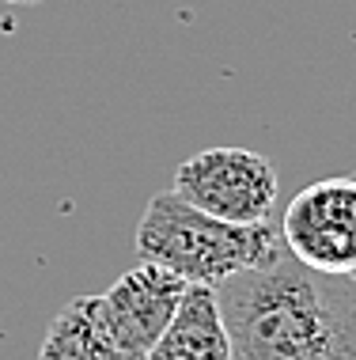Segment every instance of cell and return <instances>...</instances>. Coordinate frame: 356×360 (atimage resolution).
<instances>
[{
    "label": "cell",
    "mask_w": 356,
    "mask_h": 360,
    "mask_svg": "<svg viewBox=\"0 0 356 360\" xmlns=\"http://www.w3.org/2000/svg\"><path fill=\"white\" fill-rule=\"evenodd\" d=\"M232 360H356V281L288 250L216 288Z\"/></svg>",
    "instance_id": "6da1fadb"
},
{
    "label": "cell",
    "mask_w": 356,
    "mask_h": 360,
    "mask_svg": "<svg viewBox=\"0 0 356 360\" xmlns=\"http://www.w3.org/2000/svg\"><path fill=\"white\" fill-rule=\"evenodd\" d=\"M38 360H137L121 349L103 319L99 296H76L46 326Z\"/></svg>",
    "instance_id": "52a82bcc"
},
{
    "label": "cell",
    "mask_w": 356,
    "mask_h": 360,
    "mask_svg": "<svg viewBox=\"0 0 356 360\" xmlns=\"http://www.w3.org/2000/svg\"><path fill=\"white\" fill-rule=\"evenodd\" d=\"M352 281H356V274H352Z\"/></svg>",
    "instance_id": "9c48e42d"
},
{
    "label": "cell",
    "mask_w": 356,
    "mask_h": 360,
    "mask_svg": "<svg viewBox=\"0 0 356 360\" xmlns=\"http://www.w3.org/2000/svg\"><path fill=\"white\" fill-rule=\"evenodd\" d=\"M8 4H42V0H8Z\"/></svg>",
    "instance_id": "ba28073f"
},
{
    "label": "cell",
    "mask_w": 356,
    "mask_h": 360,
    "mask_svg": "<svg viewBox=\"0 0 356 360\" xmlns=\"http://www.w3.org/2000/svg\"><path fill=\"white\" fill-rule=\"evenodd\" d=\"M281 243L307 269L334 277L356 274V174H334L288 201Z\"/></svg>",
    "instance_id": "277c9868"
},
{
    "label": "cell",
    "mask_w": 356,
    "mask_h": 360,
    "mask_svg": "<svg viewBox=\"0 0 356 360\" xmlns=\"http://www.w3.org/2000/svg\"><path fill=\"white\" fill-rule=\"evenodd\" d=\"M148 360H232V338L224 326L216 288L186 285L167 330L152 345Z\"/></svg>",
    "instance_id": "8992f818"
},
{
    "label": "cell",
    "mask_w": 356,
    "mask_h": 360,
    "mask_svg": "<svg viewBox=\"0 0 356 360\" xmlns=\"http://www.w3.org/2000/svg\"><path fill=\"white\" fill-rule=\"evenodd\" d=\"M182 292H186L182 277L140 262L137 269L121 274L103 292L99 304H103V319H107L110 334L121 342L125 353L137 360H148L152 345L159 342L175 307L182 304Z\"/></svg>",
    "instance_id": "5b68a950"
},
{
    "label": "cell",
    "mask_w": 356,
    "mask_h": 360,
    "mask_svg": "<svg viewBox=\"0 0 356 360\" xmlns=\"http://www.w3.org/2000/svg\"><path fill=\"white\" fill-rule=\"evenodd\" d=\"M171 190L216 220L265 224L277 205V171L262 152L205 148L175 171Z\"/></svg>",
    "instance_id": "3957f363"
},
{
    "label": "cell",
    "mask_w": 356,
    "mask_h": 360,
    "mask_svg": "<svg viewBox=\"0 0 356 360\" xmlns=\"http://www.w3.org/2000/svg\"><path fill=\"white\" fill-rule=\"evenodd\" d=\"M284 250L273 224H228L163 190L148 201L137 224V255L148 266L182 277L186 285L220 288L246 269L273 262Z\"/></svg>",
    "instance_id": "7a4b0ae2"
}]
</instances>
